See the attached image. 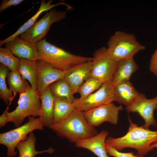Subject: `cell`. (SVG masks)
<instances>
[{
  "label": "cell",
  "mask_w": 157,
  "mask_h": 157,
  "mask_svg": "<svg viewBox=\"0 0 157 157\" xmlns=\"http://www.w3.org/2000/svg\"><path fill=\"white\" fill-rule=\"evenodd\" d=\"M129 127L127 133L123 136L114 138L108 137L106 143L119 151L126 148L137 151V154L144 156L154 149L151 145L157 141V131H154L139 126L133 123L129 116Z\"/></svg>",
  "instance_id": "6da1fadb"
},
{
  "label": "cell",
  "mask_w": 157,
  "mask_h": 157,
  "mask_svg": "<svg viewBox=\"0 0 157 157\" xmlns=\"http://www.w3.org/2000/svg\"><path fill=\"white\" fill-rule=\"evenodd\" d=\"M39 57L42 60L51 67L65 72L78 64L92 61V57H86L72 54L51 44L45 39L35 44Z\"/></svg>",
  "instance_id": "7a4b0ae2"
},
{
  "label": "cell",
  "mask_w": 157,
  "mask_h": 157,
  "mask_svg": "<svg viewBox=\"0 0 157 157\" xmlns=\"http://www.w3.org/2000/svg\"><path fill=\"white\" fill-rule=\"evenodd\" d=\"M49 128L58 136L74 143L98 133L94 127L91 125L87 121L84 112L76 109L63 121L53 124Z\"/></svg>",
  "instance_id": "3957f363"
},
{
  "label": "cell",
  "mask_w": 157,
  "mask_h": 157,
  "mask_svg": "<svg viewBox=\"0 0 157 157\" xmlns=\"http://www.w3.org/2000/svg\"><path fill=\"white\" fill-rule=\"evenodd\" d=\"M40 94L31 88L19 94L18 106L13 111L9 112V106L0 116V126L3 127L8 122L13 123L15 127L21 126L26 117L38 116L41 107Z\"/></svg>",
  "instance_id": "277c9868"
},
{
  "label": "cell",
  "mask_w": 157,
  "mask_h": 157,
  "mask_svg": "<svg viewBox=\"0 0 157 157\" xmlns=\"http://www.w3.org/2000/svg\"><path fill=\"white\" fill-rule=\"evenodd\" d=\"M107 44L108 53L117 62L133 57L146 48L137 40L134 34L121 31H116L112 35Z\"/></svg>",
  "instance_id": "5b68a950"
},
{
  "label": "cell",
  "mask_w": 157,
  "mask_h": 157,
  "mask_svg": "<svg viewBox=\"0 0 157 157\" xmlns=\"http://www.w3.org/2000/svg\"><path fill=\"white\" fill-rule=\"evenodd\" d=\"M28 117V121L23 125L0 134V144L6 147L8 156L12 157L16 155L15 149L16 145L28 134L35 130H43L44 125L40 118L32 116Z\"/></svg>",
  "instance_id": "8992f818"
},
{
  "label": "cell",
  "mask_w": 157,
  "mask_h": 157,
  "mask_svg": "<svg viewBox=\"0 0 157 157\" xmlns=\"http://www.w3.org/2000/svg\"><path fill=\"white\" fill-rule=\"evenodd\" d=\"M92 56L90 77L97 79L103 83L112 81L117 62L109 55L105 47L95 50Z\"/></svg>",
  "instance_id": "52a82bcc"
},
{
  "label": "cell",
  "mask_w": 157,
  "mask_h": 157,
  "mask_svg": "<svg viewBox=\"0 0 157 157\" xmlns=\"http://www.w3.org/2000/svg\"><path fill=\"white\" fill-rule=\"evenodd\" d=\"M66 15L65 11L51 9L35 22L30 28L20 35V37L35 44L45 36L53 23L63 20Z\"/></svg>",
  "instance_id": "ba28073f"
},
{
  "label": "cell",
  "mask_w": 157,
  "mask_h": 157,
  "mask_svg": "<svg viewBox=\"0 0 157 157\" xmlns=\"http://www.w3.org/2000/svg\"><path fill=\"white\" fill-rule=\"evenodd\" d=\"M115 101L114 84L112 81L103 83L95 92L82 100L75 99L72 103L75 109L84 112L112 103Z\"/></svg>",
  "instance_id": "9c48e42d"
},
{
  "label": "cell",
  "mask_w": 157,
  "mask_h": 157,
  "mask_svg": "<svg viewBox=\"0 0 157 157\" xmlns=\"http://www.w3.org/2000/svg\"><path fill=\"white\" fill-rule=\"evenodd\" d=\"M122 109V105L116 106L112 103L84 111V113L88 122L94 127L105 122L116 125L119 111Z\"/></svg>",
  "instance_id": "30bf717a"
},
{
  "label": "cell",
  "mask_w": 157,
  "mask_h": 157,
  "mask_svg": "<svg viewBox=\"0 0 157 157\" xmlns=\"http://www.w3.org/2000/svg\"><path fill=\"white\" fill-rule=\"evenodd\" d=\"M157 105V96L150 99L146 97L136 101L129 107H126V111L138 113L143 119L144 124L143 126L145 129H149L150 126H156L157 122L154 117V112Z\"/></svg>",
  "instance_id": "8fae6325"
},
{
  "label": "cell",
  "mask_w": 157,
  "mask_h": 157,
  "mask_svg": "<svg viewBox=\"0 0 157 157\" xmlns=\"http://www.w3.org/2000/svg\"><path fill=\"white\" fill-rule=\"evenodd\" d=\"M92 60L76 65L65 71L64 78L74 94L81 86L90 77Z\"/></svg>",
  "instance_id": "7c38bea8"
},
{
  "label": "cell",
  "mask_w": 157,
  "mask_h": 157,
  "mask_svg": "<svg viewBox=\"0 0 157 157\" xmlns=\"http://www.w3.org/2000/svg\"><path fill=\"white\" fill-rule=\"evenodd\" d=\"M5 44V47L10 49L14 56L19 59L37 61L39 57L35 44L16 37Z\"/></svg>",
  "instance_id": "4fadbf2b"
},
{
  "label": "cell",
  "mask_w": 157,
  "mask_h": 157,
  "mask_svg": "<svg viewBox=\"0 0 157 157\" xmlns=\"http://www.w3.org/2000/svg\"><path fill=\"white\" fill-rule=\"evenodd\" d=\"M38 67L37 90L40 95L51 84L64 77L65 72L54 68L41 60L37 61Z\"/></svg>",
  "instance_id": "5bb4252c"
},
{
  "label": "cell",
  "mask_w": 157,
  "mask_h": 157,
  "mask_svg": "<svg viewBox=\"0 0 157 157\" xmlns=\"http://www.w3.org/2000/svg\"><path fill=\"white\" fill-rule=\"evenodd\" d=\"M115 101L129 106L139 99L146 97L139 92L129 81H122L114 85Z\"/></svg>",
  "instance_id": "9a60e30c"
},
{
  "label": "cell",
  "mask_w": 157,
  "mask_h": 157,
  "mask_svg": "<svg viewBox=\"0 0 157 157\" xmlns=\"http://www.w3.org/2000/svg\"><path fill=\"white\" fill-rule=\"evenodd\" d=\"M109 134L108 131L102 130L92 137L77 141L75 143V146L87 149L98 157H109L105 146Z\"/></svg>",
  "instance_id": "2e32d148"
},
{
  "label": "cell",
  "mask_w": 157,
  "mask_h": 157,
  "mask_svg": "<svg viewBox=\"0 0 157 157\" xmlns=\"http://www.w3.org/2000/svg\"><path fill=\"white\" fill-rule=\"evenodd\" d=\"M52 0H49L45 2L44 0L41 1L39 8L36 13L26 22L21 26L18 29L11 35L5 39L0 41V46L6 44L12 40L16 37L21 35L30 28L36 22L40 15L44 11L51 10L52 8L60 5H64L69 9L71 6L63 2H59L56 4L52 3Z\"/></svg>",
  "instance_id": "e0dca14e"
},
{
  "label": "cell",
  "mask_w": 157,
  "mask_h": 157,
  "mask_svg": "<svg viewBox=\"0 0 157 157\" xmlns=\"http://www.w3.org/2000/svg\"><path fill=\"white\" fill-rule=\"evenodd\" d=\"M55 97L48 87L40 94L41 105L38 116L42 120L44 126L49 128L53 124V107Z\"/></svg>",
  "instance_id": "ac0fdd59"
},
{
  "label": "cell",
  "mask_w": 157,
  "mask_h": 157,
  "mask_svg": "<svg viewBox=\"0 0 157 157\" xmlns=\"http://www.w3.org/2000/svg\"><path fill=\"white\" fill-rule=\"evenodd\" d=\"M133 57L117 61V68L112 80L114 85L122 81H129L132 74L138 69V66Z\"/></svg>",
  "instance_id": "d6986e66"
},
{
  "label": "cell",
  "mask_w": 157,
  "mask_h": 157,
  "mask_svg": "<svg viewBox=\"0 0 157 157\" xmlns=\"http://www.w3.org/2000/svg\"><path fill=\"white\" fill-rule=\"evenodd\" d=\"M19 72L22 78L27 80L32 89H38V67L37 61L26 59H20Z\"/></svg>",
  "instance_id": "ffe728a7"
},
{
  "label": "cell",
  "mask_w": 157,
  "mask_h": 157,
  "mask_svg": "<svg viewBox=\"0 0 157 157\" xmlns=\"http://www.w3.org/2000/svg\"><path fill=\"white\" fill-rule=\"evenodd\" d=\"M36 140V137L31 132L19 142L16 146L19 152V157H34L38 154L53 152L54 150L51 147L42 151H36L35 147Z\"/></svg>",
  "instance_id": "44dd1931"
},
{
  "label": "cell",
  "mask_w": 157,
  "mask_h": 157,
  "mask_svg": "<svg viewBox=\"0 0 157 157\" xmlns=\"http://www.w3.org/2000/svg\"><path fill=\"white\" fill-rule=\"evenodd\" d=\"M48 87L55 97L72 103L75 99L74 94L70 85L64 78L54 82Z\"/></svg>",
  "instance_id": "7402d4cb"
},
{
  "label": "cell",
  "mask_w": 157,
  "mask_h": 157,
  "mask_svg": "<svg viewBox=\"0 0 157 157\" xmlns=\"http://www.w3.org/2000/svg\"><path fill=\"white\" fill-rule=\"evenodd\" d=\"M75 109L72 103L55 97L53 107V124H57L63 121Z\"/></svg>",
  "instance_id": "603a6c76"
},
{
  "label": "cell",
  "mask_w": 157,
  "mask_h": 157,
  "mask_svg": "<svg viewBox=\"0 0 157 157\" xmlns=\"http://www.w3.org/2000/svg\"><path fill=\"white\" fill-rule=\"evenodd\" d=\"M9 89L13 94H20L31 88L18 71L9 72L6 76Z\"/></svg>",
  "instance_id": "cb8c5ba5"
},
{
  "label": "cell",
  "mask_w": 157,
  "mask_h": 157,
  "mask_svg": "<svg viewBox=\"0 0 157 157\" xmlns=\"http://www.w3.org/2000/svg\"><path fill=\"white\" fill-rule=\"evenodd\" d=\"M10 69L6 66L0 63V98L6 105L10 106L16 94L8 88L6 78Z\"/></svg>",
  "instance_id": "d4e9b609"
},
{
  "label": "cell",
  "mask_w": 157,
  "mask_h": 157,
  "mask_svg": "<svg viewBox=\"0 0 157 157\" xmlns=\"http://www.w3.org/2000/svg\"><path fill=\"white\" fill-rule=\"evenodd\" d=\"M20 59L16 57L11 51L6 48H0V62L10 71H18Z\"/></svg>",
  "instance_id": "484cf974"
},
{
  "label": "cell",
  "mask_w": 157,
  "mask_h": 157,
  "mask_svg": "<svg viewBox=\"0 0 157 157\" xmlns=\"http://www.w3.org/2000/svg\"><path fill=\"white\" fill-rule=\"evenodd\" d=\"M103 83L98 80L90 77L81 86L77 91L80 95L78 99L82 100L86 99L96 90H98Z\"/></svg>",
  "instance_id": "4316f807"
},
{
  "label": "cell",
  "mask_w": 157,
  "mask_h": 157,
  "mask_svg": "<svg viewBox=\"0 0 157 157\" xmlns=\"http://www.w3.org/2000/svg\"><path fill=\"white\" fill-rule=\"evenodd\" d=\"M105 146L106 152L109 156H112L114 157H138L139 156L137 154L135 155L133 152L128 153L121 152L106 143Z\"/></svg>",
  "instance_id": "83f0119b"
},
{
  "label": "cell",
  "mask_w": 157,
  "mask_h": 157,
  "mask_svg": "<svg viewBox=\"0 0 157 157\" xmlns=\"http://www.w3.org/2000/svg\"><path fill=\"white\" fill-rule=\"evenodd\" d=\"M24 1L23 0H3L0 5V12L11 6L18 5Z\"/></svg>",
  "instance_id": "f1b7e54d"
},
{
  "label": "cell",
  "mask_w": 157,
  "mask_h": 157,
  "mask_svg": "<svg viewBox=\"0 0 157 157\" xmlns=\"http://www.w3.org/2000/svg\"><path fill=\"white\" fill-rule=\"evenodd\" d=\"M149 68L151 72L157 76V48L151 57Z\"/></svg>",
  "instance_id": "f546056e"
},
{
  "label": "cell",
  "mask_w": 157,
  "mask_h": 157,
  "mask_svg": "<svg viewBox=\"0 0 157 157\" xmlns=\"http://www.w3.org/2000/svg\"><path fill=\"white\" fill-rule=\"evenodd\" d=\"M151 147L153 149L154 148H157V141L154 142L151 145Z\"/></svg>",
  "instance_id": "4dcf8cb0"
},
{
  "label": "cell",
  "mask_w": 157,
  "mask_h": 157,
  "mask_svg": "<svg viewBox=\"0 0 157 157\" xmlns=\"http://www.w3.org/2000/svg\"><path fill=\"white\" fill-rule=\"evenodd\" d=\"M138 157H145L144 156H139Z\"/></svg>",
  "instance_id": "1f68e13d"
},
{
  "label": "cell",
  "mask_w": 157,
  "mask_h": 157,
  "mask_svg": "<svg viewBox=\"0 0 157 157\" xmlns=\"http://www.w3.org/2000/svg\"><path fill=\"white\" fill-rule=\"evenodd\" d=\"M156 109H157V106H156Z\"/></svg>",
  "instance_id": "d6a6232c"
},
{
  "label": "cell",
  "mask_w": 157,
  "mask_h": 157,
  "mask_svg": "<svg viewBox=\"0 0 157 157\" xmlns=\"http://www.w3.org/2000/svg\"></svg>",
  "instance_id": "836d02e7"
}]
</instances>
